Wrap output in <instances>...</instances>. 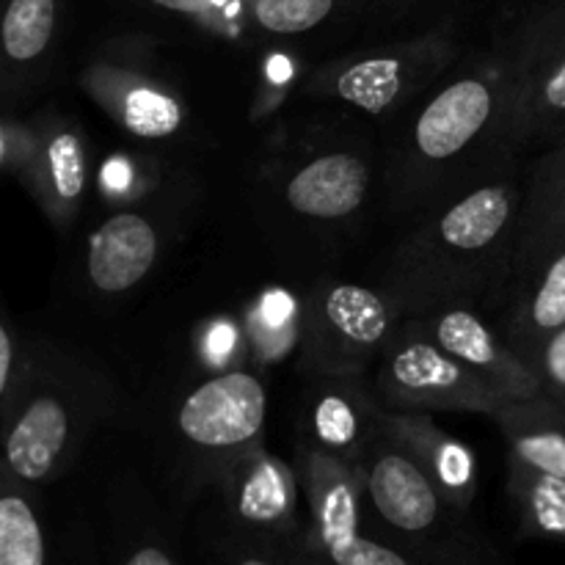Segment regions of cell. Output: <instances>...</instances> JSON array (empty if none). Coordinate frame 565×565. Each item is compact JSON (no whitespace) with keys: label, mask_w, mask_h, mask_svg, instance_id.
<instances>
[{"label":"cell","mask_w":565,"mask_h":565,"mask_svg":"<svg viewBox=\"0 0 565 565\" xmlns=\"http://www.w3.org/2000/svg\"><path fill=\"white\" fill-rule=\"evenodd\" d=\"M364 491L381 539L423 565H511L439 489L406 447H381L364 463Z\"/></svg>","instance_id":"1"},{"label":"cell","mask_w":565,"mask_h":565,"mask_svg":"<svg viewBox=\"0 0 565 565\" xmlns=\"http://www.w3.org/2000/svg\"><path fill=\"white\" fill-rule=\"evenodd\" d=\"M519 268L516 331L539 345L565 326V147L546 160L535 182Z\"/></svg>","instance_id":"2"},{"label":"cell","mask_w":565,"mask_h":565,"mask_svg":"<svg viewBox=\"0 0 565 565\" xmlns=\"http://www.w3.org/2000/svg\"><path fill=\"white\" fill-rule=\"evenodd\" d=\"M381 392L401 412H478L497 414L508 406L478 375L434 340H406L386 353Z\"/></svg>","instance_id":"3"},{"label":"cell","mask_w":565,"mask_h":565,"mask_svg":"<svg viewBox=\"0 0 565 565\" xmlns=\"http://www.w3.org/2000/svg\"><path fill=\"white\" fill-rule=\"evenodd\" d=\"M226 511L235 535L254 544H290L296 535L298 480L287 463L270 452L254 450L237 456L224 475Z\"/></svg>","instance_id":"4"},{"label":"cell","mask_w":565,"mask_h":565,"mask_svg":"<svg viewBox=\"0 0 565 565\" xmlns=\"http://www.w3.org/2000/svg\"><path fill=\"white\" fill-rule=\"evenodd\" d=\"M268 414V392L252 373L215 375L199 384L177 412L180 434L207 452H237L257 439Z\"/></svg>","instance_id":"5"},{"label":"cell","mask_w":565,"mask_h":565,"mask_svg":"<svg viewBox=\"0 0 565 565\" xmlns=\"http://www.w3.org/2000/svg\"><path fill=\"white\" fill-rule=\"evenodd\" d=\"M423 329L436 345L445 348L452 359H458L469 373L478 375L505 403L533 401V397L546 395L544 381L535 373L533 364L516 348L502 345L494 331L472 309H441Z\"/></svg>","instance_id":"6"},{"label":"cell","mask_w":565,"mask_h":565,"mask_svg":"<svg viewBox=\"0 0 565 565\" xmlns=\"http://www.w3.org/2000/svg\"><path fill=\"white\" fill-rule=\"evenodd\" d=\"M390 307L362 285H329L312 307L315 353L331 370H356L384 348Z\"/></svg>","instance_id":"7"},{"label":"cell","mask_w":565,"mask_h":565,"mask_svg":"<svg viewBox=\"0 0 565 565\" xmlns=\"http://www.w3.org/2000/svg\"><path fill=\"white\" fill-rule=\"evenodd\" d=\"M72 439V408L53 392L25 401L6 430V463L22 483H44L64 463Z\"/></svg>","instance_id":"8"},{"label":"cell","mask_w":565,"mask_h":565,"mask_svg":"<svg viewBox=\"0 0 565 565\" xmlns=\"http://www.w3.org/2000/svg\"><path fill=\"white\" fill-rule=\"evenodd\" d=\"M494 94L478 77H461L441 88L414 125L417 152L428 160H447L463 152L489 125Z\"/></svg>","instance_id":"9"},{"label":"cell","mask_w":565,"mask_h":565,"mask_svg":"<svg viewBox=\"0 0 565 565\" xmlns=\"http://www.w3.org/2000/svg\"><path fill=\"white\" fill-rule=\"evenodd\" d=\"M158 248V232L143 215H110L88 243V279L103 292L130 290L152 270Z\"/></svg>","instance_id":"10"},{"label":"cell","mask_w":565,"mask_h":565,"mask_svg":"<svg viewBox=\"0 0 565 565\" xmlns=\"http://www.w3.org/2000/svg\"><path fill=\"white\" fill-rule=\"evenodd\" d=\"M367 185L370 171L356 154H320L287 182V204L307 218H345L364 202Z\"/></svg>","instance_id":"11"},{"label":"cell","mask_w":565,"mask_h":565,"mask_svg":"<svg viewBox=\"0 0 565 565\" xmlns=\"http://www.w3.org/2000/svg\"><path fill=\"white\" fill-rule=\"evenodd\" d=\"M497 423L502 425L513 463L535 472L565 478V406L555 397L541 395L533 401L508 403Z\"/></svg>","instance_id":"12"},{"label":"cell","mask_w":565,"mask_h":565,"mask_svg":"<svg viewBox=\"0 0 565 565\" xmlns=\"http://www.w3.org/2000/svg\"><path fill=\"white\" fill-rule=\"evenodd\" d=\"M513 221V191L486 185L458 199L436 224V246L458 257L486 254Z\"/></svg>","instance_id":"13"},{"label":"cell","mask_w":565,"mask_h":565,"mask_svg":"<svg viewBox=\"0 0 565 565\" xmlns=\"http://www.w3.org/2000/svg\"><path fill=\"white\" fill-rule=\"evenodd\" d=\"M390 428L395 434L397 445L406 447L428 469V475L439 483V489L456 505L469 511V502L475 497V461L467 447L447 439V434H439L428 419L397 417L390 419Z\"/></svg>","instance_id":"14"},{"label":"cell","mask_w":565,"mask_h":565,"mask_svg":"<svg viewBox=\"0 0 565 565\" xmlns=\"http://www.w3.org/2000/svg\"><path fill=\"white\" fill-rule=\"evenodd\" d=\"M86 149L72 130L47 132L33 152V180L39 193L58 213H70L86 191Z\"/></svg>","instance_id":"15"},{"label":"cell","mask_w":565,"mask_h":565,"mask_svg":"<svg viewBox=\"0 0 565 565\" xmlns=\"http://www.w3.org/2000/svg\"><path fill=\"white\" fill-rule=\"evenodd\" d=\"M414 77L417 72L408 70L401 55H373L342 70L334 81V92L353 108L384 114L408 88L417 86Z\"/></svg>","instance_id":"16"},{"label":"cell","mask_w":565,"mask_h":565,"mask_svg":"<svg viewBox=\"0 0 565 565\" xmlns=\"http://www.w3.org/2000/svg\"><path fill=\"white\" fill-rule=\"evenodd\" d=\"M511 486L524 533L565 544V478L513 463Z\"/></svg>","instance_id":"17"},{"label":"cell","mask_w":565,"mask_h":565,"mask_svg":"<svg viewBox=\"0 0 565 565\" xmlns=\"http://www.w3.org/2000/svg\"><path fill=\"white\" fill-rule=\"evenodd\" d=\"M303 555L320 557L329 565H423L381 535H364L359 524L309 535Z\"/></svg>","instance_id":"18"},{"label":"cell","mask_w":565,"mask_h":565,"mask_svg":"<svg viewBox=\"0 0 565 565\" xmlns=\"http://www.w3.org/2000/svg\"><path fill=\"white\" fill-rule=\"evenodd\" d=\"M0 565H47V541L39 513L11 486L0 497Z\"/></svg>","instance_id":"19"},{"label":"cell","mask_w":565,"mask_h":565,"mask_svg":"<svg viewBox=\"0 0 565 565\" xmlns=\"http://www.w3.org/2000/svg\"><path fill=\"white\" fill-rule=\"evenodd\" d=\"M114 110L127 130L143 138L171 136L182 125L180 103L169 92L147 81H138L136 86L121 88L119 99L114 103Z\"/></svg>","instance_id":"20"},{"label":"cell","mask_w":565,"mask_h":565,"mask_svg":"<svg viewBox=\"0 0 565 565\" xmlns=\"http://www.w3.org/2000/svg\"><path fill=\"white\" fill-rule=\"evenodd\" d=\"M362 419L356 397L342 390H326L312 406V434L323 452L348 461L362 441Z\"/></svg>","instance_id":"21"},{"label":"cell","mask_w":565,"mask_h":565,"mask_svg":"<svg viewBox=\"0 0 565 565\" xmlns=\"http://www.w3.org/2000/svg\"><path fill=\"white\" fill-rule=\"evenodd\" d=\"M519 116L524 119V130L565 119V47L535 70L524 72L519 86Z\"/></svg>","instance_id":"22"},{"label":"cell","mask_w":565,"mask_h":565,"mask_svg":"<svg viewBox=\"0 0 565 565\" xmlns=\"http://www.w3.org/2000/svg\"><path fill=\"white\" fill-rule=\"evenodd\" d=\"M55 0H11L3 17V50L11 61L39 58L53 39Z\"/></svg>","instance_id":"23"},{"label":"cell","mask_w":565,"mask_h":565,"mask_svg":"<svg viewBox=\"0 0 565 565\" xmlns=\"http://www.w3.org/2000/svg\"><path fill=\"white\" fill-rule=\"evenodd\" d=\"M334 0H257L259 25L274 33H303L323 22Z\"/></svg>","instance_id":"24"},{"label":"cell","mask_w":565,"mask_h":565,"mask_svg":"<svg viewBox=\"0 0 565 565\" xmlns=\"http://www.w3.org/2000/svg\"><path fill=\"white\" fill-rule=\"evenodd\" d=\"M535 373L544 381L546 395L565 401V326L552 331L535 348Z\"/></svg>","instance_id":"25"},{"label":"cell","mask_w":565,"mask_h":565,"mask_svg":"<svg viewBox=\"0 0 565 565\" xmlns=\"http://www.w3.org/2000/svg\"><path fill=\"white\" fill-rule=\"evenodd\" d=\"M224 565H287V555L274 550V546L237 539V544L230 550Z\"/></svg>","instance_id":"26"},{"label":"cell","mask_w":565,"mask_h":565,"mask_svg":"<svg viewBox=\"0 0 565 565\" xmlns=\"http://www.w3.org/2000/svg\"><path fill=\"white\" fill-rule=\"evenodd\" d=\"M11 373H14V340L9 326L0 329V395H11Z\"/></svg>","instance_id":"27"},{"label":"cell","mask_w":565,"mask_h":565,"mask_svg":"<svg viewBox=\"0 0 565 565\" xmlns=\"http://www.w3.org/2000/svg\"><path fill=\"white\" fill-rule=\"evenodd\" d=\"M158 6L169 11H180V14H193V17H210L218 14L221 6L226 0H154Z\"/></svg>","instance_id":"28"},{"label":"cell","mask_w":565,"mask_h":565,"mask_svg":"<svg viewBox=\"0 0 565 565\" xmlns=\"http://www.w3.org/2000/svg\"><path fill=\"white\" fill-rule=\"evenodd\" d=\"M298 565H329L326 561H320V557H312V555H303L301 563Z\"/></svg>","instance_id":"29"},{"label":"cell","mask_w":565,"mask_h":565,"mask_svg":"<svg viewBox=\"0 0 565 565\" xmlns=\"http://www.w3.org/2000/svg\"><path fill=\"white\" fill-rule=\"evenodd\" d=\"M557 403H561V401H557ZM563 406H565V401H563Z\"/></svg>","instance_id":"30"}]
</instances>
